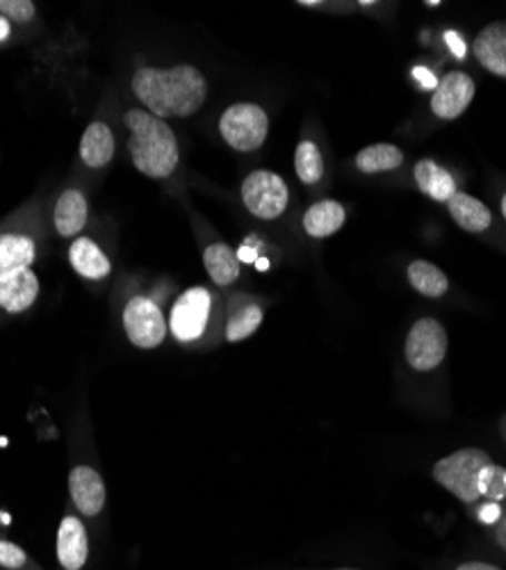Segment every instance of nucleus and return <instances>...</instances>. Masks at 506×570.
<instances>
[{
  "label": "nucleus",
  "instance_id": "1a4fd4ad",
  "mask_svg": "<svg viewBox=\"0 0 506 570\" xmlns=\"http://www.w3.org/2000/svg\"><path fill=\"white\" fill-rule=\"evenodd\" d=\"M447 331L434 317H423L410 326L404 354L408 365L416 372H431L436 370L447 356Z\"/></svg>",
  "mask_w": 506,
  "mask_h": 570
},
{
  "label": "nucleus",
  "instance_id": "39448f33",
  "mask_svg": "<svg viewBox=\"0 0 506 570\" xmlns=\"http://www.w3.org/2000/svg\"><path fill=\"white\" fill-rule=\"evenodd\" d=\"M123 334L137 350H158L167 334L169 324L156 299L137 295L130 297L121 311Z\"/></svg>",
  "mask_w": 506,
  "mask_h": 570
},
{
  "label": "nucleus",
  "instance_id": "c85d7f7f",
  "mask_svg": "<svg viewBox=\"0 0 506 570\" xmlns=\"http://www.w3.org/2000/svg\"><path fill=\"white\" fill-rule=\"evenodd\" d=\"M499 515H502V509L497 502H484L479 507V520L484 522V525H495Z\"/></svg>",
  "mask_w": 506,
  "mask_h": 570
},
{
  "label": "nucleus",
  "instance_id": "5701e85b",
  "mask_svg": "<svg viewBox=\"0 0 506 570\" xmlns=\"http://www.w3.org/2000/svg\"><path fill=\"white\" fill-rule=\"evenodd\" d=\"M408 281L420 295L438 299L449 291V281L440 267L429 261H416L408 265Z\"/></svg>",
  "mask_w": 506,
  "mask_h": 570
},
{
  "label": "nucleus",
  "instance_id": "f8f14e48",
  "mask_svg": "<svg viewBox=\"0 0 506 570\" xmlns=\"http://www.w3.org/2000/svg\"><path fill=\"white\" fill-rule=\"evenodd\" d=\"M475 99V80L464 71L447 73L431 97V110L440 119L462 117Z\"/></svg>",
  "mask_w": 506,
  "mask_h": 570
},
{
  "label": "nucleus",
  "instance_id": "a211bd4d",
  "mask_svg": "<svg viewBox=\"0 0 506 570\" xmlns=\"http://www.w3.org/2000/svg\"><path fill=\"white\" fill-rule=\"evenodd\" d=\"M236 299V297H234ZM262 324V308L245 297L231 302V308L226 313L224 322V341L226 343H242L251 338Z\"/></svg>",
  "mask_w": 506,
  "mask_h": 570
},
{
  "label": "nucleus",
  "instance_id": "0eeeda50",
  "mask_svg": "<svg viewBox=\"0 0 506 570\" xmlns=\"http://www.w3.org/2000/svg\"><path fill=\"white\" fill-rule=\"evenodd\" d=\"M39 254V217L19 215L0 228V276L32 267Z\"/></svg>",
  "mask_w": 506,
  "mask_h": 570
},
{
  "label": "nucleus",
  "instance_id": "b1692460",
  "mask_svg": "<svg viewBox=\"0 0 506 570\" xmlns=\"http://www.w3.org/2000/svg\"><path fill=\"white\" fill-rule=\"evenodd\" d=\"M404 154L393 145H373L356 154V167L363 174H381L401 167Z\"/></svg>",
  "mask_w": 506,
  "mask_h": 570
},
{
  "label": "nucleus",
  "instance_id": "2eb2a0df",
  "mask_svg": "<svg viewBox=\"0 0 506 570\" xmlns=\"http://www.w3.org/2000/svg\"><path fill=\"white\" fill-rule=\"evenodd\" d=\"M71 269L87 281H106L112 274V261L108 254L91 240V237H76L69 247Z\"/></svg>",
  "mask_w": 506,
  "mask_h": 570
},
{
  "label": "nucleus",
  "instance_id": "6e6552de",
  "mask_svg": "<svg viewBox=\"0 0 506 570\" xmlns=\"http://www.w3.org/2000/svg\"><path fill=\"white\" fill-rule=\"evenodd\" d=\"M242 204L258 219L281 217L290 204V189L286 180L267 169L251 171L242 183Z\"/></svg>",
  "mask_w": 506,
  "mask_h": 570
},
{
  "label": "nucleus",
  "instance_id": "473e14b6",
  "mask_svg": "<svg viewBox=\"0 0 506 570\" xmlns=\"http://www.w3.org/2000/svg\"><path fill=\"white\" fill-rule=\"evenodd\" d=\"M497 543L506 550V513H504V518H502V522H499V528H497Z\"/></svg>",
  "mask_w": 506,
  "mask_h": 570
},
{
  "label": "nucleus",
  "instance_id": "7ed1b4c3",
  "mask_svg": "<svg viewBox=\"0 0 506 570\" xmlns=\"http://www.w3.org/2000/svg\"><path fill=\"white\" fill-rule=\"evenodd\" d=\"M212 317H215V297L208 288L197 285V288L186 291L173 302L167 324L178 345L195 347L208 341Z\"/></svg>",
  "mask_w": 506,
  "mask_h": 570
},
{
  "label": "nucleus",
  "instance_id": "dca6fc26",
  "mask_svg": "<svg viewBox=\"0 0 506 570\" xmlns=\"http://www.w3.org/2000/svg\"><path fill=\"white\" fill-rule=\"evenodd\" d=\"M89 219V202L76 187L65 189L53 206V228L60 237H80Z\"/></svg>",
  "mask_w": 506,
  "mask_h": 570
},
{
  "label": "nucleus",
  "instance_id": "9d476101",
  "mask_svg": "<svg viewBox=\"0 0 506 570\" xmlns=\"http://www.w3.org/2000/svg\"><path fill=\"white\" fill-rule=\"evenodd\" d=\"M69 500L85 522H99L108 509L103 474L91 463H76L69 470Z\"/></svg>",
  "mask_w": 506,
  "mask_h": 570
},
{
  "label": "nucleus",
  "instance_id": "f257e3e1",
  "mask_svg": "<svg viewBox=\"0 0 506 570\" xmlns=\"http://www.w3.org/2000/svg\"><path fill=\"white\" fill-rule=\"evenodd\" d=\"M130 87L145 110L162 121L192 117L208 99V80L192 65L140 67L132 73Z\"/></svg>",
  "mask_w": 506,
  "mask_h": 570
},
{
  "label": "nucleus",
  "instance_id": "aec40b11",
  "mask_svg": "<svg viewBox=\"0 0 506 570\" xmlns=\"http://www.w3.org/2000/svg\"><path fill=\"white\" fill-rule=\"evenodd\" d=\"M204 265L208 276L217 285H221V288H228V285H234L240 278V258L234 252V247L226 243H215L206 247Z\"/></svg>",
  "mask_w": 506,
  "mask_h": 570
},
{
  "label": "nucleus",
  "instance_id": "c756f323",
  "mask_svg": "<svg viewBox=\"0 0 506 570\" xmlns=\"http://www.w3.org/2000/svg\"><path fill=\"white\" fill-rule=\"evenodd\" d=\"M454 570H502V568H497L493 563H486V561H466L462 566H456Z\"/></svg>",
  "mask_w": 506,
  "mask_h": 570
},
{
  "label": "nucleus",
  "instance_id": "6ab92c4d",
  "mask_svg": "<svg viewBox=\"0 0 506 570\" xmlns=\"http://www.w3.org/2000/svg\"><path fill=\"white\" fill-rule=\"evenodd\" d=\"M347 213L345 206L338 202H317L304 215V230L315 237V240H325V237L338 233L345 226Z\"/></svg>",
  "mask_w": 506,
  "mask_h": 570
},
{
  "label": "nucleus",
  "instance_id": "f03ea898",
  "mask_svg": "<svg viewBox=\"0 0 506 570\" xmlns=\"http://www.w3.org/2000/svg\"><path fill=\"white\" fill-rule=\"evenodd\" d=\"M123 124L130 130L128 151L135 169L153 180L169 178L180 163L178 139L169 124L145 108L126 110Z\"/></svg>",
  "mask_w": 506,
  "mask_h": 570
},
{
  "label": "nucleus",
  "instance_id": "4be33fe9",
  "mask_svg": "<svg viewBox=\"0 0 506 570\" xmlns=\"http://www.w3.org/2000/svg\"><path fill=\"white\" fill-rule=\"evenodd\" d=\"M416 183L423 189V193L440 204H447L454 195H456V183L452 178L449 171H445L440 165H436L434 160H420L416 165Z\"/></svg>",
  "mask_w": 506,
  "mask_h": 570
},
{
  "label": "nucleus",
  "instance_id": "bb28decb",
  "mask_svg": "<svg viewBox=\"0 0 506 570\" xmlns=\"http://www.w3.org/2000/svg\"><path fill=\"white\" fill-rule=\"evenodd\" d=\"M0 570H46L21 546L0 534Z\"/></svg>",
  "mask_w": 506,
  "mask_h": 570
},
{
  "label": "nucleus",
  "instance_id": "ddd939ff",
  "mask_svg": "<svg viewBox=\"0 0 506 570\" xmlns=\"http://www.w3.org/2000/svg\"><path fill=\"white\" fill-rule=\"evenodd\" d=\"M39 276L32 267L14 269L0 276V313L23 315L39 299Z\"/></svg>",
  "mask_w": 506,
  "mask_h": 570
},
{
  "label": "nucleus",
  "instance_id": "4468645a",
  "mask_svg": "<svg viewBox=\"0 0 506 570\" xmlns=\"http://www.w3.org/2000/svg\"><path fill=\"white\" fill-rule=\"evenodd\" d=\"M80 160L89 169H106L117 154L115 132L106 121H91L80 137Z\"/></svg>",
  "mask_w": 506,
  "mask_h": 570
},
{
  "label": "nucleus",
  "instance_id": "72a5a7b5",
  "mask_svg": "<svg viewBox=\"0 0 506 570\" xmlns=\"http://www.w3.org/2000/svg\"><path fill=\"white\" fill-rule=\"evenodd\" d=\"M502 215H504V219H506V195H504V199H502Z\"/></svg>",
  "mask_w": 506,
  "mask_h": 570
},
{
  "label": "nucleus",
  "instance_id": "f3484780",
  "mask_svg": "<svg viewBox=\"0 0 506 570\" xmlns=\"http://www.w3.org/2000/svg\"><path fill=\"white\" fill-rule=\"evenodd\" d=\"M473 51L484 69L499 78H506V21H495L486 26L477 35Z\"/></svg>",
  "mask_w": 506,
  "mask_h": 570
},
{
  "label": "nucleus",
  "instance_id": "2f4dec72",
  "mask_svg": "<svg viewBox=\"0 0 506 570\" xmlns=\"http://www.w3.org/2000/svg\"><path fill=\"white\" fill-rule=\"evenodd\" d=\"M447 41H452V51L456 49V56H458V58H464V46H462V39L454 37L452 32H447Z\"/></svg>",
  "mask_w": 506,
  "mask_h": 570
},
{
  "label": "nucleus",
  "instance_id": "9b49d317",
  "mask_svg": "<svg viewBox=\"0 0 506 570\" xmlns=\"http://www.w3.org/2000/svg\"><path fill=\"white\" fill-rule=\"evenodd\" d=\"M91 554V539L87 522L76 513L67 511L60 520L58 539H56V557L60 570H85Z\"/></svg>",
  "mask_w": 506,
  "mask_h": 570
},
{
  "label": "nucleus",
  "instance_id": "7c9ffc66",
  "mask_svg": "<svg viewBox=\"0 0 506 570\" xmlns=\"http://www.w3.org/2000/svg\"><path fill=\"white\" fill-rule=\"evenodd\" d=\"M12 23L8 19L0 17V43H6L10 37H12Z\"/></svg>",
  "mask_w": 506,
  "mask_h": 570
},
{
  "label": "nucleus",
  "instance_id": "412c9836",
  "mask_svg": "<svg viewBox=\"0 0 506 570\" xmlns=\"http://www.w3.org/2000/svg\"><path fill=\"white\" fill-rule=\"evenodd\" d=\"M447 208H449L452 219L468 233H484L493 222L490 210L479 199H475L466 193H456L447 202Z\"/></svg>",
  "mask_w": 506,
  "mask_h": 570
},
{
  "label": "nucleus",
  "instance_id": "a878e982",
  "mask_svg": "<svg viewBox=\"0 0 506 570\" xmlns=\"http://www.w3.org/2000/svg\"><path fill=\"white\" fill-rule=\"evenodd\" d=\"M479 498L484 502H502L506 500V470L490 461L479 472Z\"/></svg>",
  "mask_w": 506,
  "mask_h": 570
},
{
  "label": "nucleus",
  "instance_id": "f704fd0d",
  "mask_svg": "<svg viewBox=\"0 0 506 570\" xmlns=\"http://www.w3.org/2000/svg\"><path fill=\"white\" fill-rule=\"evenodd\" d=\"M334 570H356V568H334Z\"/></svg>",
  "mask_w": 506,
  "mask_h": 570
},
{
  "label": "nucleus",
  "instance_id": "cd10ccee",
  "mask_svg": "<svg viewBox=\"0 0 506 570\" xmlns=\"http://www.w3.org/2000/svg\"><path fill=\"white\" fill-rule=\"evenodd\" d=\"M0 17L14 23H30L37 17V6L32 0H0Z\"/></svg>",
  "mask_w": 506,
  "mask_h": 570
},
{
  "label": "nucleus",
  "instance_id": "20e7f679",
  "mask_svg": "<svg viewBox=\"0 0 506 570\" xmlns=\"http://www.w3.org/2000/svg\"><path fill=\"white\" fill-rule=\"evenodd\" d=\"M493 459L479 448H464L436 461L434 480L464 504H477L479 498V472Z\"/></svg>",
  "mask_w": 506,
  "mask_h": 570
},
{
  "label": "nucleus",
  "instance_id": "393cba45",
  "mask_svg": "<svg viewBox=\"0 0 506 570\" xmlns=\"http://www.w3.org/2000/svg\"><path fill=\"white\" fill-rule=\"evenodd\" d=\"M295 169L304 185H317L321 176H325V158H321L315 141H299L295 151Z\"/></svg>",
  "mask_w": 506,
  "mask_h": 570
},
{
  "label": "nucleus",
  "instance_id": "423d86ee",
  "mask_svg": "<svg viewBox=\"0 0 506 570\" xmlns=\"http://www.w3.org/2000/svg\"><path fill=\"white\" fill-rule=\"evenodd\" d=\"M269 132V117L256 104H234L219 119V135L240 154L258 151Z\"/></svg>",
  "mask_w": 506,
  "mask_h": 570
}]
</instances>
